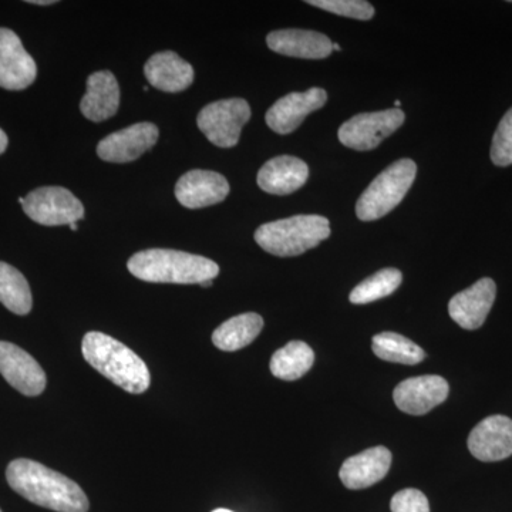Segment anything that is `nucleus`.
Instances as JSON below:
<instances>
[{
  "label": "nucleus",
  "instance_id": "obj_3",
  "mask_svg": "<svg viewBox=\"0 0 512 512\" xmlns=\"http://www.w3.org/2000/svg\"><path fill=\"white\" fill-rule=\"evenodd\" d=\"M82 352L90 366L126 392L141 394L150 387L146 363L119 340L104 333L89 332L83 338Z\"/></svg>",
  "mask_w": 512,
  "mask_h": 512
},
{
  "label": "nucleus",
  "instance_id": "obj_2",
  "mask_svg": "<svg viewBox=\"0 0 512 512\" xmlns=\"http://www.w3.org/2000/svg\"><path fill=\"white\" fill-rule=\"evenodd\" d=\"M128 271L151 284L201 285L214 281L220 266L211 259L174 249H146L128 259Z\"/></svg>",
  "mask_w": 512,
  "mask_h": 512
},
{
  "label": "nucleus",
  "instance_id": "obj_29",
  "mask_svg": "<svg viewBox=\"0 0 512 512\" xmlns=\"http://www.w3.org/2000/svg\"><path fill=\"white\" fill-rule=\"evenodd\" d=\"M392 512H430L429 500L416 488H406L394 494L390 503Z\"/></svg>",
  "mask_w": 512,
  "mask_h": 512
},
{
  "label": "nucleus",
  "instance_id": "obj_15",
  "mask_svg": "<svg viewBox=\"0 0 512 512\" xmlns=\"http://www.w3.org/2000/svg\"><path fill=\"white\" fill-rule=\"evenodd\" d=\"M497 285L491 278H483L466 291L457 293L448 303L451 319L463 329L476 330L484 325L493 308Z\"/></svg>",
  "mask_w": 512,
  "mask_h": 512
},
{
  "label": "nucleus",
  "instance_id": "obj_18",
  "mask_svg": "<svg viewBox=\"0 0 512 512\" xmlns=\"http://www.w3.org/2000/svg\"><path fill=\"white\" fill-rule=\"evenodd\" d=\"M266 43L272 52L298 59H325L333 52L332 40L313 30H275L266 37Z\"/></svg>",
  "mask_w": 512,
  "mask_h": 512
},
{
  "label": "nucleus",
  "instance_id": "obj_14",
  "mask_svg": "<svg viewBox=\"0 0 512 512\" xmlns=\"http://www.w3.org/2000/svg\"><path fill=\"white\" fill-rule=\"evenodd\" d=\"M468 450L477 460L495 463L512 456V420L490 416L478 423L467 440Z\"/></svg>",
  "mask_w": 512,
  "mask_h": 512
},
{
  "label": "nucleus",
  "instance_id": "obj_17",
  "mask_svg": "<svg viewBox=\"0 0 512 512\" xmlns=\"http://www.w3.org/2000/svg\"><path fill=\"white\" fill-rule=\"evenodd\" d=\"M390 466L392 453L386 447L367 448L343 463L339 477L349 490H363L382 481Z\"/></svg>",
  "mask_w": 512,
  "mask_h": 512
},
{
  "label": "nucleus",
  "instance_id": "obj_16",
  "mask_svg": "<svg viewBox=\"0 0 512 512\" xmlns=\"http://www.w3.org/2000/svg\"><path fill=\"white\" fill-rule=\"evenodd\" d=\"M229 184L224 175L207 170H192L175 185L178 202L190 210L220 204L228 197Z\"/></svg>",
  "mask_w": 512,
  "mask_h": 512
},
{
  "label": "nucleus",
  "instance_id": "obj_27",
  "mask_svg": "<svg viewBox=\"0 0 512 512\" xmlns=\"http://www.w3.org/2000/svg\"><path fill=\"white\" fill-rule=\"evenodd\" d=\"M315 8L357 20H370L375 16V8L365 0H309Z\"/></svg>",
  "mask_w": 512,
  "mask_h": 512
},
{
  "label": "nucleus",
  "instance_id": "obj_21",
  "mask_svg": "<svg viewBox=\"0 0 512 512\" xmlns=\"http://www.w3.org/2000/svg\"><path fill=\"white\" fill-rule=\"evenodd\" d=\"M148 83L165 93H180L194 82V69L177 53L161 52L144 66Z\"/></svg>",
  "mask_w": 512,
  "mask_h": 512
},
{
  "label": "nucleus",
  "instance_id": "obj_7",
  "mask_svg": "<svg viewBox=\"0 0 512 512\" xmlns=\"http://www.w3.org/2000/svg\"><path fill=\"white\" fill-rule=\"evenodd\" d=\"M19 202L30 220L45 227L70 225L84 218L82 202L63 187L37 188Z\"/></svg>",
  "mask_w": 512,
  "mask_h": 512
},
{
  "label": "nucleus",
  "instance_id": "obj_6",
  "mask_svg": "<svg viewBox=\"0 0 512 512\" xmlns=\"http://www.w3.org/2000/svg\"><path fill=\"white\" fill-rule=\"evenodd\" d=\"M251 119V107L244 99L208 104L197 117L198 128L214 146L231 148L238 144L242 127Z\"/></svg>",
  "mask_w": 512,
  "mask_h": 512
},
{
  "label": "nucleus",
  "instance_id": "obj_36",
  "mask_svg": "<svg viewBox=\"0 0 512 512\" xmlns=\"http://www.w3.org/2000/svg\"><path fill=\"white\" fill-rule=\"evenodd\" d=\"M212 512H234L231 510H227V508H218V510L212 511Z\"/></svg>",
  "mask_w": 512,
  "mask_h": 512
},
{
  "label": "nucleus",
  "instance_id": "obj_35",
  "mask_svg": "<svg viewBox=\"0 0 512 512\" xmlns=\"http://www.w3.org/2000/svg\"><path fill=\"white\" fill-rule=\"evenodd\" d=\"M400 106H402V101H400V100L394 101V109H399Z\"/></svg>",
  "mask_w": 512,
  "mask_h": 512
},
{
  "label": "nucleus",
  "instance_id": "obj_37",
  "mask_svg": "<svg viewBox=\"0 0 512 512\" xmlns=\"http://www.w3.org/2000/svg\"><path fill=\"white\" fill-rule=\"evenodd\" d=\"M0 512H2V511H0Z\"/></svg>",
  "mask_w": 512,
  "mask_h": 512
},
{
  "label": "nucleus",
  "instance_id": "obj_28",
  "mask_svg": "<svg viewBox=\"0 0 512 512\" xmlns=\"http://www.w3.org/2000/svg\"><path fill=\"white\" fill-rule=\"evenodd\" d=\"M490 156L497 167L512 165V107L495 130Z\"/></svg>",
  "mask_w": 512,
  "mask_h": 512
},
{
  "label": "nucleus",
  "instance_id": "obj_10",
  "mask_svg": "<svg viewBox=\"0 0 512 512\" xmlns=\"http://www.w3.org/2000/svg\"><path fill=\"white\" fill-rule=\"evenodd\" d=\"M0 375L25 396L35 397L45 392V370L28 352L13 343L0 342Z\"/></svg>",
  "mask_w": 512,
  "mask_h": 512
},
{
  "label": "nucleus",
  "instance_id": "obj_34",
  "mask_svg": "<svg viewBox=\"0 0 512 512\" xmlns=\"http://www.w3.org/2000/svg\"><path fill=\"white\" fill-rule=\"evenodd\" d=\"M69 227L70 229H72V231H77V229H79V225H77V222H74V224H70Z\"/></svg>",
  "mask_w": 512,
  "mask_h": 512
},
{
  "label": "nucleus",
  "instance_id": "obj_19",
  "mask_svg": "<svg viewBox=\"0 0 512 512\" xmlns=\"http://www.w3.org/2000/svg\"><path fill=\"white\" fill-rule=\"evenodd\" d=\"M309 178V167L301 158L281 156L272 158L258 173L261 190L274 195H289L298 191Z\"/></svg>",
  "mask_w": 512,
  "mask_h": 512
},
{
  "label": "nucleus",
  "instance_id": "obj_30",
  "mask_svg": "<svg viewBox=\"0 0 512 512\" xmlns=\"http://www.w3.org/2000/svg\"><path fill=\"white\" fill-rule=\"evenodd\" d=\"M8 144V136H6L5 131L0 128V154L5 153L6 148H8Z\"/></svg>",
  "mask_w": 512,
  "mask_h": 512
},
{
  "label": "nucleus",
  "instance_id": "obj_25",
  "mask_svg": "<svg viewBox=\"0 0 512 512\" xmlns=\"http://www.w3.org/2000/svg\"><path fill=\"white\" fill-rule=\"evenodd\" d=\"M372 349L379 359L400 365H419L426 357V353L419 345L394 332L376 335L373 338Z\"/></svg>",
  "mask_w": 512,
  "mask_h": 512
},
{
  "label": "nucleus",
  "instance_id": "obj_23",
  "mask_svg": "<svg viewBox=\"0 0 512 512\" xmlns=\"http://www.w3.org/2000/svg\"><path fill=\"white\" fill-rule=\"evenodd\" d=\"M315 353L301 340H292L284 348L276 350L271 359L272 375L278 379L293 382L301 379L311 370Z\"/></svg>",
  "mask_w": 512,
  "mask_h": 512
},
{
  "label": "nucleus",
  "instance_id": "obj_5",
  "mask_svg": "<svg viewBox=\"0 0 512 512\" xmlns=\"http://www.w3.org/2000/svg\"><path fill=\"white\" fill-rule=\"evenodd\" d=\"M417 165L410 158H402L377 175L372 184L360 195L356 215L360 221H375L393 211L414 183Z\"/></svg>",
  "mask_w": 512,
  "mask_h": 512
},
{
  "label": "nucleus",
  "instance_id": "obj_20",
  "mask_svg": "<svg viewBox=\"0 0 512 512\" xmlns=\"http://www.w3.org/2000/svg\"><path fill=\"white\" fill-rule=\"evenodd\" d=\"M119 106L120 87L114 74L107 70L90 74L87 93L80 103L83 116L94 123H101L116 116Z\"/></svg>",
  "mask_w": 512,
  "mask_h": 512
},
{
  "label": "nucleus",
  "instance_id": "obj_22",
  "mask_svg": "<svg viewBox=\"0 0 512 512\" xmlns=\"http://www.w3.org/2000/svg\"><path fill=\"white\" fill-rule=\"evenodd\" d=\"M264 329V319L249 312L234 316L212 333V343L222 352H237L251 345Z\"/></svg>",
  "mask_w": 512,
  "mask_h": 512
},
{
  "label": "nucleus",
  "instance_id": "obj_31",
  "mask_svg": "<svg viewBox=\"0 0 512 512\" xmlns=\"http://www.w3.org/2000/svg\"><path fill=\"white\" fill-rule=\"evenodd\" d=\"M28 3H32V5H40V6H47V5H55V0H29Z\"/></svg>",
  "mask_w": 512,
  "mask_h": 512
},
{
  "label": "nucleus",
  "instance_id": "obj_11",
  "mask_svg": "<svg viewBox=\"0 0 512 512\" xmlns=\"http://www.w3.org/2000/svg\"><path fill=\"white\" fill-rule=\"evenodd\" d=\"M37 67L13 30L0 28V87L6 90L28 89L35 82Z\"/></svg>",
  "mask_w": 512,
  "mask_h": 512
},
{
  "label": "nucleus",
  "instance_id": "obj_33",
  "mask_svg": "<svg viewBox=\"0 0 512 512\" xmlns=\"http://www.w3.org/2000/svg\"><path fill=\"white\" fill-rule=\"evenodd\" d=\"M332 49L336 50V52H340V50H342V47H340L338 43H332Z\"/></svg>",
  "mask_w": 512,
  "mask_h": 512
},
{
  "label": "nucleus",
  "instance_id": "obj_32",
  "mask_svg": "<svg viewBox=\"0 0 512 512\" xmlns=\"http://www.w3.org/2000/svg\"><path fill=\"white\" fill-rule=\"evenodd\" d=\"M212 284H214V281H205V282H202L201 286H202V288H210V286H212Z\"/></svg>",
  "mask_w": 512,
  "mask_h": 512
},
{
  "label": "nucleus",
  "instance_id": "obj_4",
  "mask_svg": "<svg viewBox=\"0 0 512 512\" xmlns=\"http://www.w3.org/2000/svg\"><path fill=\"white\" fill-rule=\"evenodd\" d=\"M329 237V220L322 215H295L285 220L268 222L255 232V241L259 247L282 258L305 254Z\"/></svg>",
  "mask_w": 512,
  "mask_h": 512
},
{
  "label": "nucleus",
  "instance_id": "obj_26",
  "mask_svg": "<svg viewBox=\"0 0 512 512\" xmlns=\"http://www.w3.org/2000/svg\"><path fill=\"white\" fill-rule=\"evenodd\" d=\"M402 281L403 275L399 269H382V271L376 272L375 275L369 276L365 281L360 282L350 292V302L355 303V305H366V303L379 301V299L386 298V296L397 291L399 286L402 285Z\"/></svg>",
  "mask_w": 512,
  "mask_h": 512
},
{
  "label": "nucleus",
  "instance_id": "obj_8",
  "mask_svg": "<svg viewBox=\"0 0 512 512\" xmlns=\"http://www.w3.org/2000/svg\"><path fill=\"white\" fill-rule=\"evenodd\" d=\"M406 116L400 109L362 113L352 117L339 128V140L343 146L356 151H370L394 131L403 126Z\"/></svg>",
  "mask_w": 512,
  "mask_h": 512
},
{
  "label": "nucleus",
  "instance_id": "obj_24",
  "mask_svg": "<svg viewBox=\"0 0 512 512\" xmlns=\"http://www.w3.org/2000/svg\"><path fill=\"white\" fill-rule=\"evenodd\" d=\"M0 303L15 315L32 311L33 299L25 276L6 262H0Z\"/></svg>",
  "mask_w": 512,
  "mask_h": 512
},
{
  "label": "nucleus",
  "instance_id": "obj_9",
  "mask_svg": "<svg viewBox=\"0 0 512 512\" xmlns=\"http://www.w3.org/2000/svg\"><path fill=\"white\" fill-rule=\"evenodd\" d=\"M158 137L160 131L156 124H133L103 138L97 146V156L107 163H131L156 146Z\"/></svg>",
  "mask_w": 512,
  "mask_h": 512
},
{
  "label": "nucleus",
  "instance_id": "obj_1",
  "mask_svg": "<svg viewBox=\"0 0 512 512\" xmlns=\"http://www.w3.org/2000/svg\"><path fill=\"white\" fill-rule=\"evenodd\" d=\"M6 480L30 503L56 512H87L89 498L73 480L28 458L13 460Z\"/></svg>",
  "mask_w": 512,
  "mask_h": 512
},
{
  "label": "nucleus",
  "instance_id": "obj_12",
  "mask_svg": "<svg viewBox=\"0 0 512 512\" xmlns=\"http://www.w3.org/2000/svg\"><path fill=\"white\" fill-rule=\"evenodd\" d=\"M448 392L450 387L447 380L441 376L410 377L397 384L393 399L402 412L412 416H423L446 402Z\"/></svg>",
  "mask_w": 512,
  "mask_h": 512
},
{
  "label": "nucleus",
  "instance_id": "obj_13",
  "mask_svg": "<svg viewBox=\"0 0 512 512\" xmlns=\"http://www.w3.org/2000/svg\"><path fill=\"white\" fill-rule=\"evenodd\" d=\"M326 101L328 93L319 87H313L305 93L286 94L268 110L265 116L266 124L275 133L284 136L291 134L301 126L309 114L322 109Z\"/></svg>",
  "mask_w": 512,
  "mask_h": 512
}]
</instances>
